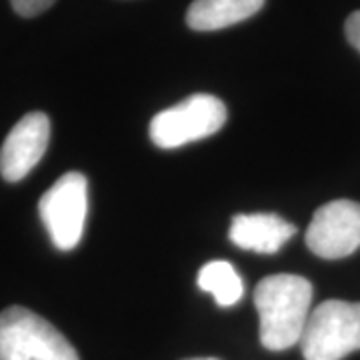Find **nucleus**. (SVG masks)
<instances>
[{
    "mask_svg": "<svg viewBox=\"0 0 360 360\" xmlns=\"http://www.w3.org/2000/svg\"><path fill=\"white\" fill-rule=\"evenodd\" d=\"M312 284L298 274H272L258 283L255 304L260 342L269 350H286L300 342L310 316Z\"/></svg>",
    "mask_w": 360,
    "mask_h": 360,
    "instance_id": "obj_1",
    "label": "nucleus"
},
{
    "mask_svg": "<svg viewBox=\"0 0 360 360\" xmlns=\"http://www.w3.org/2000/svg\"><path fill=\"white\" fill-rule=\"evenodd\" d=\"M0 360H80L51 322L25 307L0 312Z\"/></svg>",
    "mask_w": 360,
    "mask_h": 360,
    "instance_id": "obj_2",
    "label": "nucleus"
},
{
    "mask_svg": "<svg viewBox=\"0 0 360 360\" xmlns=\"http://www.w3.org/2000/svg\"><path fill=\"white\" fill-rule=\"evenodd\" d=\"M307 360H342L360 350V302L326 300L310 312L300 338Z\"/></svg>",
    "mask_w": 360,
    "mask_h": 360,
    "instance_id": "obj_3",
    "label": "nucleus"
},
{
    "mask_svg": "<svg viewBox=\"0 0 360 360\" xmlns=\"http://www.w3.org/2000/svg\"><path fill=\"white\" fill-rule=\"evenodd\" d=\"M226 106L212 94H193L150 120V141L158 148H179L217 134L226 122Z\"/></svg>",
    "mask_w": 360,
    "mask_h": 360,
    "instance_id": "obj_4",
    "label": "nucleus"
},
{
    "mask_svg": "<svg viewBox=\"0 0 360 360\" xmlns=\"http://www.w3.org/2000/svg\"><path fill=\"white\" fill-rule=\"evenodd\" d=\"M89 210V182L80 172H66L42 194L40 219L52 245L58 250H72L84 232Z\"/></svg>",
    "mask_w": 360,
    "mask_h": 360,
    "instance_id": "obj_5",
    "label": "nucleus"
},
{
    "mask_svg": "<svg viewBox=\"0 0 360 360\" xmlns=\"http://www.w3.org/2000/svg\"><path fill=\"white\" fill-rule=\"evenodd\" d=\"M307 246L326 260L354 255L360 248V202L333 200L321 206L307 231Z\"/></svg>",
    "mask_w": 360,
    "mask_h": 360,
    "instance_id": "obj_6",
    "label": "nucleus"
},
{
    "mask_svg": "<svg viewBox=\"0 0 360 360\" xmlns=\"http://www.w3.org/2000/svg\"><path fill=\"white\" fill-rule=\"evenodd\" d=\"M51 141V120L44 112H28L13 130L0 148V174L8 182L22 180L40 162Z\"/></svg>",
    "mask_w": 360,
    "mask_h": 360,
    "instance_id": "obj_7",
    "label": "nucleus"
},
{
    "mask_svg": "<svg viewBox=\"0 0 360 360\" xmlns=\"http://www.w3.org/2000/svg\"><path fill=\"white\" fill-rule=\"evenodd\" d=\"M296 234L292 222L284 220L278 214H236L231 222L229 238L232 245L258 255L278 252L286 240Z\"/></svg>",
    "mask_w": 360,
    "mask_h": 360,
    "instance_id": "obj_8",
    "label": "nucleus"
},
{
    "mask_svg": "<svg viewBox=\"0 0 360 360\" xmlns=\"http://www.w3.org/2000/svg\"><path fill=\"white\" fill-rule=\"evenodd\" d=\"M264 6V0H194L186 13V25L198 32H210L238 25Z\"/></svg>",
    "mask_w": 360,
    "mask_h": 360,
    "instance_id": "obj_9",
    "label": "nucleus"
},
{
    "mask_svg": "<svg viewBox=\"0 0 360 360\" xmlns=\"http://www.w3.org/2000/svg\"><path fill=\"white\" fill-rule=\"evenodd\" d=\"M196 283L200 290L214 296L217 304L222 309L234 307L245 296V283L240 274L234 270L231 262L224 260H212L205 264L198 272Z\"/></svg>",
    "mask_w": 360,
    "mask_h": 360,
    "instance_id": "obj_10",
    "label": "nucleus"
},
{
    "mask_svg": "<svg viewBox=\"0 0 360 360\" xmlns=\"http://www.w3.org/2000/svg\"><path fill=\"white\" fill-rule=\"evenodd\" d=\"M54 2H56V0H11L14 13H18L20 16H26V18L37 16V14L49 11Z\"/></svg>",
    "mask_w": 360,
    "mask_h": 360,
    "instance_id": "obj_11",
    "label": "nucleus"
},
{
    "mask_svg": "<svg viewBox=\"0 0 360 360\" xmlns=\"http://www.w3.org/2000/svg\"><path fill=\"white\" fill-rule=\"evenodd\" d=\"M345 32H347L348 42L360 52V11L348 16L347 25H345Z\"/></svg>",
    "mask_w": 360,
    "mask_h": 360,
    "instance_id": "obj_12",
    "label": "nucleus"
},
{
    "mask_svg": "<svg viewBox=\"0 0 360 360\" xmlns=\"http://www.w3.org/2000/svg\"><path fill=\"white\" fill-rule=\"evenodd\" d=\"M191 360H219V359H191Z\"/></svg>",
    "mask_w": 360,
    "mask_h": 360,
    "instance_id": "obj_13",
    "label": "nucleus"
}]
</instances>
